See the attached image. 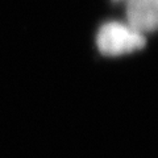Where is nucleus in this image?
I'll return each instance as SVG.
<instances>
[{"label": "nucleus", "instance_id": "7ed1b4c3", "mask_svg": "<svg viewBox=\"0 0 158 158\" xmlns=\"http://www.w3.org/2000/svg\"><path fill=\"white\" fill-rule=\"evenodd\" d=\"M113 2H125V0H113Z\"/></svg>", "mask_w": 158, "mask_h": 158}, {"label": "nucleus", "instance_id": "f03ea898", "mask_svg": "<svg viewBox=\"0 0 158 158\" xmlns=\"http://www.w3.org/2000/svg\"><path fill=\"white\" fill-rule=\"evenodd\" d=\"M127 23L140 33L158 31V0H125Z\"/></svg>", "mask_w": 158, "mask_h": 158}, {"label": "nucleus", "instance_id": "f257e3e1", "mask_svg": "<svg viewBox=\"0 0 158 158\" xmlns=\"http://www.w3.org/2000/svg\"><path fill=\"white\" fill-rule=\"evenodd\" d=\"M145 36L128 23L110 21L100 27L96 36V45L104 56H121L144 48Z\"/></svg>", "mask_w": 158, "mask_h": 158}]
</instances>
